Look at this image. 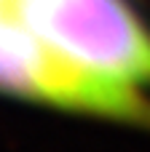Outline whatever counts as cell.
<instances>
[{
  "label": "cell",
  "mask_w": 150,
  "mask_h": 152,
  "mask_svg": "<svg viewBox=\"0 0 150 152\" xmlns=\"http://www.w3.org/2000/svg\"><path fill=\"white\" fill-rule=\"evenodd\" d=\"M11 11V0H0V13H8Z\"/></svg>",
  "instance_id": "3"
},
{
  "label": "cell",
  "mask_w": 150,
  "mask_h": 152,
  "mask_svg": "<svg viewBox=\"0 0 150 152\" xmlns=\"http://www.w3.org/2000/svg\"><path fill=\"white\" fill-rule=\"evenodd\" d=\"M8 13L78 67L150 88V27L129 0H11Z\"/></svg>",
  "instance_id": "1"
},
{
  "label": "cell",
  "mask_w": 150,
  "mask_h": 152,
  "mask_svg": "<svg viewBox=\"0 0 150 152\" xmlns=\"http://www.w3.org/2000/svg\"><path fill=\"white\" fill-rule=\"evenodd\" d=\"M0 94L150 131L145 91L78 67L11 13H0Z\"/></svg>",
  "instance_id": "2"
}]
</instances>
